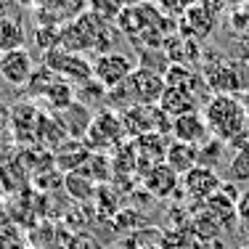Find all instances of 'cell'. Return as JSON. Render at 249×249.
Masks as SVG:
<instances>
[{"label": "cell", "mask_w": 249, "mask_h": 249, "mask_svg": "<svg viewBox=\"0 0 249 249\" xmlns=\"http://www.w3.org/2000/svg\"><path fill=\"white\" fill-rule=\"evenodd\" d=\"M241 104H244V111H247V117H249V90L241 96Z\"/></svg>", "instance_id": "cell-23"}, {"label": "cell", "mask_w": 249, "mask_h": 249, "mask_svg": "<svg viewBox=\"0 0 249 249\" xmlns=\"http://www.w3.org/2000/svg\"><path fill=\"white\" fill-rule=\"evenodd\" d=\"M164 56H167L170 64H180V67H191L196 69L201 61H204V51H201L199 43H194V40H186L180 37V35H170L167 40H164Z\"/></svg>", "instance_id": "cell-14"}, {"label": "cell", "mask_w": 249, "mask_h": 249, "mask_svg": "<svg viewBox=\"0 0 249 249\" xmlns=\"http://www.w3.org/2000/svg\"><path fill=\"white\" fill-rule=\"evenodd\" d=\"M35 61L29 56V51H11V53H3L0 56V77H3L8 85L14 88H24L32 82L35 77Z\"/></svg>", "instance_id": "cell-9"}, {"label": "cell", "mask_w": 249, "mask_h": 249, "mask_svg": "<svg viewBox=\"0 0 249 249\" xmlns=\"http://www.w3.org/2000/svg\"><path fill=\"white\" fill-rule=\"evenodd\" d=\"M241 3H247V0H228V5H236V8H241Z\"/></svg>", "instance_id": "cell-24"}, {"label": "cell", "mask_w": 249, "mask_h": 249, "mask_svg": "<svg viewBox=\"0 0 249 249\" xmlns=\"http://www.w3.org/2000/svg\"><path fill=\"white\" fill-rule=\"evenodd\" d=\"M141 249H162L159 244H149V247H141Z\"/></svg>", "instance_id": "cell-25"}, {"label": "cell", "mask_w": 249, "mask_h": 249, "mask_svg": "<svg viewBox=\"0 0 249 249\" xmlns=\"http://www.w3.org/2000/svg\"><path fill=\"white\" fill-rule=\"evenodd\" d=\"M204 80L212 96H236L244 88V77L236 64L225 61V58L212 56V61H204Z\"/></svg>", "instance_id": "cell-7"}, {"label": "cell", "mask_w": 249, "mask_h": 249, "mask_svg": "<svg viewBox=\"0 0 249 249\" xmlns=\"http://www.w3.org/2000/svg\"><path fill=\"white\" fill-rule=\"evenodd\" d=\"M133 146H135V157H138V173L143 175L151 167H157V164H164L170 141L164 138V133H149V135L135 138Z\"/></svg>", "instance_id": "cell-11"}, {"label": "cell", "mask_w": 249, "mask_h": 249, "mask_svg": "<svg viewBox=\"0 0 249 249\" xmlns=\"http://www.w3.org/2000/svg\"><path fill=\"white\" fill-rule=\"evenodd\" d=\"M196 3L199 0H157V8L162 11V16H167L170 21H178L183 14H188Z\"/></svg>", "instance_id": "cell-21"}, {"label": "cell", "mask_w": 249, "mask_h": 249, "mask_svg": "<svg viewBox=\"0 0 249 249\" xmlns=\"http://www.w3.org/2000/svg\"><path fill=\"white\" fill-rule=\"evenodd\" d=\"M220 19H215L212 14H207L201 5H194L188 14H183L180 19L175 21V32L186 40H194V43H201L207 40L212 32H215V24Z\"/></svg>", "instance_id": "cell-10"}, {"label": "cell", "mask_w": 249, "mask_h": 249, "mask_svg": "<svg viewBox=\"0 0 249 249\" xmlns=\"http://www.w3.org/2000/svg\"><path fill=\"white\" fill-rule=\"evenodd\" d=\"M180 186H183V191H186V196H188V199L207 204V201L215 196V194H220V188H223V178L217 175L212 167L196 164V167H194L188 175H183V178H180Z\"/></svg>", "instance_id": "cell-8"}, {"label": "cell", "mask_w": 249, "mask_h": 249, "mask_svg": "<svg viewBox=\"0 0 249 249\" xmlns=\"http://www.w3.org/2000/svg\"><path fill=\"white\" fill-rule=\"evenodd\" d=\"M122 124L127 138H141L149 133H167L164 127H173V122L162 114L159 106H130V109L120 111Z\"/></svg>", "instance_id": "cell-6"}, {"label": "cell", "mask_w": 249, "mask_h": 249, "mask_svg": "<svg viewBox=\"0 0 249 249\" xmlns=\"http://www.w3.org/2000/svg\"><path fill=\"white\" fill-rule=\"evenodd\" d=\"M135 69H138V64L127 53H120V51L101 53V56H96V61H93V80L101 88H106V90H114L124 80H130V74Z\"/></svg>", "instance_id": "cell-5"}, {"label": "cell", "mask_w": 249, "mask_h": 249, "mask_svg": "<svg viewBox=\"0 0 249 249\" xmlns=\"http://www.w3.org/2000/svg\"><path fill=\"white\" fill-rule=\"evenodd\" d=\"M45 69L51 74L61 77L64 82H72V85H85L93 80V61H88L80 53H69L64 48H51L45 56Z\"/></svg>", "instance_id": "cell-4"}, {"label": "cell", "mask_w": 249, "mask_h": 249, "mask_svg": "<svg viewBox=\"0 0 249 249\" xmlns=\"http://www.w3.org/2000/svg\"><path fill=\"white\" fill-rule=\"evenodd\" d=\"M170 133H173L175 141L188 143V146H196V149L204 146L207 141L212 138V133H210V127H207L201 111H196V114H186V117H180V120H173Z\"/></svg>", "instance_id": "cell-13"}, {"label": "cell", "mask_w": 249, "mask_h": 249, "mask_svg": "<svg viewBox=\"0 0 249 249\" xmlns=\"http://www.w3.org/2000/svg\"><path fill=\"white\" fill-rule=\"evenodd\" d=\"M228 180L231 183H249V146L236 149L228 159Z\"/></svg>", "instance_id": "cell-19"}, {"label": "cell", "mask_w": 249, "mask_h": 249, "mask_svg": "<svg viewBox=\"0 0 249 249\" xmlns=\"http://www.w3.org/2000/svg\"><path fill=\"white\" fill-rule=\"evenodd\" d=\"M127 5H133V0H88V11L104 21H111V24L120 19V14Z\"/></svg>", "instance_id": "cell-18"}, {"label": "cell", "mask_w": 249, "mask_h": 249, "mask_svg": "<svg viewBox=\"0 0 249 249\" xmlns=\"http://www.w3.org/2000/svg\"><path fill=\"white\" fill-rule=\"evenodd\" d=\"M117 249H127V247H117Z\"/></svg>", "instance_id": "cell-27"}, {"label": "cell", "mask_w": 249, "mask_h": 249, "mask_svg": "<svg viewBox=\"0 0 249 249\" xmlns=\"http://www.w3.org/2000/svg\"><path fill=\"white\" fill-rule=\"evenodd\" d=\"M120 35L127 43H133L138 51L162 48L164 40L175 35V21L162 16V11L154 3H133L120 14L114 21Z\"/></svg>", "instance_id": "cell-1"}, {"label": "cell", "mask_w": 249, "mask_h": 249, "mask_svg": "<svg viewBox=\"0 0 249 249\" xmlns=\"http://www.w3.org/2000/svg\"><path fill=\"white\" fill-rule=\"evenodd\" d=\"M201 114H204V122L210 127L212 138L233 146V151L249 146V117L244 111L241 98L212 96L201 106Z\"/></svg>", "instance_id": "cell-2"}, {"label": "cell", "mask_w": 249, "mask_h": 249, "mask_svg": "<svg viewBox=\"0 0 249 249\" xmlns=\"http://www.w3.org/2000/svg\"><path fill=\"white\" fill-rule=\"evenodd\" d=\"M159 109H162V114L173 122V120H180V117H186V114L201 111V101L194 96L188 88H167L162 101H159Z\"/></svg>", "instance_id": "cell-12"}, {"label": "cell", "mask_w": 249, "mask_h": 249, "mask_svg": "<svg viewBox=\"0 0 249 249\" xmlns=\"http://www.w3.org/2000/svg\"><path fill=\"white\" fill-rule=\"evenodd\" d=\"M225 149H228V143H223V141H217V138H210L204 146H199V164L215 170V164L223 159Z\"/></svg>", "instance_id": "cell-20"}, {"label": "cell", "mask_w": 249, "mask_h": 249, "mask_svg": "<svg viewBox=\"0 0 249 249\" xmlns=\"http://www.w3.org/2000/svg\"><path fill=\"white\" fill-rule=\"evenodd\" d=\"M133 3H154L157 5V0H133Z\"/></svg>", "instance_id": "cell-26"}, {"label": "cell", "mask_w": 249, "mask_h": 249, "mask_svg": "<svg viewBox=\"0 0 249 249\" xmlns=\"http://www.w3.org/2000/svg\"><path fill=\"white\" fill-rule=\"evenodd\" d=\"M164 164H167L170 170H175V173L183 178V175H188L199 164V149H196V146H188V143H180V141H173V143L167 146Z\"/></svg>", "instance_id": "cell-16"}, {"label": "cell", "mask_w": 249, "mask_h": 249, "mask_svg": "<svg viewBox=\"0 0 249 249\" xmlns=\"http://www.w3.org/2000/svg\"><path fill=\"white\" fill-rule=\"evenodd\" d=\"M141 183H143L146 194H151V196H157V199H167L178 191L180 175H178L175 170H170L167 164H157V167L149 170V173L141 175Z\"/></svg>", "instance_id": "cell-15"}, {"label": "cell", "mask_w": 249, "mask_h": 249, "mask_svg": "<svg viewBox=\"0 0 249 249\" xmlns=\"http://www.w3.org/2000/svg\"><path fill=\"white\" fill-rule=\"evenodd\" d=\"M24 40H27L24 27L16 19H11V16L0 14V56L11 53V51H21L24 48Z\"/></svg>", "instance_id": "cell-17"}, {"label": "cell", "mask_w": 249, "mask_h": 249, "mask_svg": "<svg viewBox=\"0 0 249 249\" xmlns=\"http://www.w3.org/2000/svg\"><path fill=\"white\" fill-rule=\"evenodd\" d=\"M127 138L124 133L122 117L111 109H104L98 114H93V122L85 133V143L96 151H109V149H120Z\"/></svg>", "instance_id": "cell-3"}, {"label": "cell", "mask_w": 249, "mask_h": 249, "mask_svg": "<svg viewBox=\"0 0 249 249\" xmlns=\"http://www.w3.org/2000/svg\"><path fill=\"white\" fill-rule=\"evenodd\" d=\"M196 5H201V8H204L207 14H212L215 19H220L225 11H228V0H199Z\"/></svg>", "instance_id": "cell-22"}]
</instances>
